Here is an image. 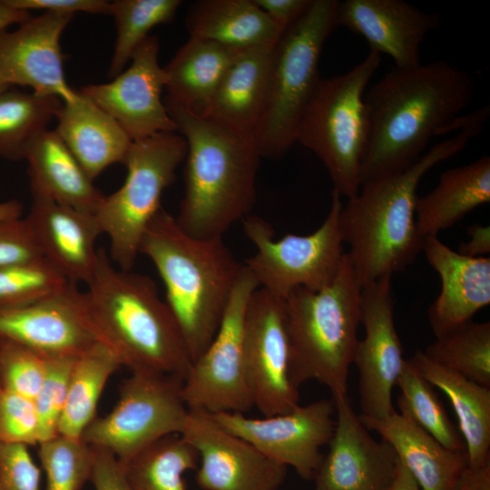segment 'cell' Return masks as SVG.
Here are the masks:
<instances>
[{"label": "cell", "mask_w": 490, "mask_h": 490, "mask_svg": "<svg viewBox=\"0 0 490 490\" xmlns=\"http://www.w3.org/2000/svg\"><path fill=\"white\" fill-rule=\"evenodd\" d=\"M54 131L93 181L106 168L123 163L132 141L119 123L78 90L64 103Z\"/></svg>", "instance_id": "484cf974"}, {"label": "cell", "mask_w": 490, "mask_h": 490, "mask_svg": "<svg viewBox=\"0 0 490 490\" xmlns=\"http://www.w3.org/2000/svg\"><path fill=\"white\" fill-rule=\"evenodd\" d=\"M489 201L490 157L483 155L467 164L445 171L434 190L417 197V230L423 238L437 236Z\"/></svg>", "instance_id": "f546056e"}, {"label": "cell", "mask_w": 490, "mask_h": 490, "mask_svg": "<svg viewBox=\"0 0 490 490\" xmlns=\"http://www.w3.org/2000/svg\"><path fill=\"white\" fill-rule=\"evenodd\" d=\"M482 128L479 124L462 129L406 170L361 185L343 204L340 232L362 288L406 270L423 250L425 238L416 220L418 184L433 167L462 152Z\"/></svg>", "instance_id": "7a4b0ae2"}, {"label": "cell", "mask_w": 490, "mask_h": 490, "mask_svg": "<svg viewBox=\"0 0 490 490\" xmlns=\"http://www.w3.org/2000/svg\"><path fill=\"white\" fill-rule=\"evenodd\" d=\"M474 94L473 77L444 61L387 73L364 95L369 131L361 185L414 164Z\"/></svg>", "instance_id": "6da1fadb"}, {"label": "cell", "mask_w": 490, "mask_h": 490, "mask_svg": "<svg viewBox=\"0 0 490 490\" xmlns=\"http://www.w3.org/2000/svg\"><path fill=\"white\" fill-rule=\"evenodd\" d=\"M399 414L407 416L445 447L465 450L464 440L450 421L434 387L405 360L397 381Z\"/></svg>", "instance_id": "8d00e7d4"}, {"label": "cell", "mask_w": 490, "mask_h": 490, "mask_svg": "<svg viewBox=\"0 0 490 490\" xmlns=\"http://www.w3.org/2000/svg\"><path fill=\"white\" fill-rule=\"evenodd\" d=\"M331 399L335 427L314 476L315 490H386L396 471L397 453L368 433L347 394H334Z\"/></svg>", "instance_id": "d6986e66"}, {"label": "cell", "mask_w": 490, "mask_h": 490, "mask_svg": "<svg viewBox=\"0 0 490 490\" xmlns=\"http://www.w3.org/2000/svg\"><path fill=\"white\" fill-rule=\"evenodd\" d=\"M69 282L44 259L0 267V309L40 300L60 291Z\"/></svg>", "instance_id": "74e56055"}, {"label": "cell", "mask_w": 490, "mask_h": 490, "mask_svg": "<svg viewBox=\"0 0 490 490\" xmlns=\"http://www.w3.org/2000/svg\"><path fill=\"white\" fill-rule=\"evenodd\" d=\"M92 470L89 481L94 490H132L124 468L110 452L93 447Z\"/></svg>", "instance_id": "f6af8a7d"}, {"label": "cell", "mask_w": 490, "mask_h": 490, "mask_svg": "<svg viewBox=\"0 0 490 490\" xmlns=\"http://www.w3.org/2000/svg\"><path fill=\"white\" fill-rule=\"evenodd\" d=\"M386 490H422L407 467L398 459L393 479Z\"/></svg>", "instance_id": "816d5d0a"}, {"label": "cell", "mask_w": 490, "mask_h": 490, "mask_svg": "<svg viewBox=\"0 0 490 490\" xmlns=\"http://www.w3.org/2000/svg\"><path fill=\"white\" fill-rule=\"evenodd\" d=\"M120 367L116 357L102 343L75 358L58 424L59 436L82 439L96 417L98 402L108 379Z\"/></svg>", "instance_id": "1f68e13d"}, {"label": "cell", "mask_w": 490, "mask_h": 490, "mask_svg": "<svg viewBox=\"0 0 490 490\" xmlns=\"http://www.w3.org/2000/svg\"><path fill=\"white\" fill-rule=\"evenodd\" d=\"M0 339L46 358H77L101 343L89 317L84 291L73 282L33 303L0 309Z\"/></svg>", "instance_id": "ac0fdd59"}, {"label": "cell", "mask_w": 490, "mask_h": 490, "mask_svg": "<svg viewBox=\"0 0 490 490\" xmlns=\"http://www.w3.org/2000/svg\"><path fill=\"white\" fill-rule=\"evenodd\" d=\"M11 85L8 84V83L5 80L3 75L0 73V93L9 88Z\"/></svg>", "instance_id": "db71d44e"}, {"label": "cell", "mask_w": 490, "mask_h": 490, "mask_svg": "<svg viewBox=\"0 0 490 490\" xmlns=\"http://www.w3.org/2000/svg\"><path fill=\"white\" fill-rule=\"evenodd\" d=\"M23 205L17 200L0 201V220L22 218Z\"/></svg>", "instance_id": "f5cc1de1"}, {"label": "cell", "mask_w": 490, "mask_h": 490, "mask_svg": "<svg viewBox=\"0 0 490 490\" xmlns=\"http://www.w3.org/2000/svg\"><path fill=\"white\" fill-rule=\"evenodd\" d=\"M38 455L46 476L44 490H81L90 479L93 448L82 439L57 435L39 444Z\"/></svg>", "instance_id": "f35d334b"}, {"label": "cell", "mask_w": 490, "mask_h": 490, "mask_svg": "<svg viewBox=\"0 0 490 490\" xmlns=\"http://www.w3.org/2000/svg\"><path fill=\"white\" fill-rule=\"evenodd\" d=\"M454 490H490V463L479 467L467 466Z\"/></svg>", "instance_id": "681fc988"}, {"label": "cell", "mask_w": 490, "mask_h": 490, "mask_svg": "<svg viewBox=\"0 0 490 490\" xmlns=\"http://www.w3.org/2000/svg\"><path fill=\"white\" fill-rule=\"evenodd\" d=\"M41 470L28 446L0 442V490H40Z\"/></svg>", "instance_id": "7bdbcfd3"}, {"label": "cell", "mask_w": 490, "mask_h": 490, "mask_svg": "<svg viewBox=\"0 0 490 490\" xmlns=\"http://www.w3.org/2000/svg\"><path fill=\"white\" fill-rule=\"evenodd\" d=\"M181 5L180 0H114L110 14L116 29L114 49L108 75L113 78L130 63L137 47L150 31L171 22Z\"/></svg>", "instance_id": "e575fe53"}, {"label": "cell", "mask_w": 490, "mask_h": 490, "mask_svg": "<svg viewBox=\"0 0 490 490\" xmlns=\"http://www.w3.org/2000/svg\"><path fill=\"white\" fill-rule=\"evenodd\" d=\"M418 373L448 397L456 415L468 459L479 467L490 463V387L446 368L416 350L408 359Z\"/></svg>", "instance_id": "f1b7e54d"}, {"label": "cell", "mask_w": 490, "mask_h": 490, "mask_svg": "<svg viewBox=\"0 0 490 490\" xmlns=\"http://www.w3.org/2000/svg\"><path fill=\"white\" fill-rule=\"evenodd\" d=\"M44 259L25 218L0 220V267Z\"/></svg>", "instance_id": "ee69618b"}, {"label": "cell", "mask_w": 490, "mask_h": 490, "mask_svg": "<svg viewBox=\"0 0 490 490\" xmlns=\"http://www.w3.org/2000/svg\"><path fill=\"white\" fill-rule=\"evenodd\" d=\"M397 455L422 490H454L468 466L465 450L442 446L413 420L397 411L381 419L361 417Z\"/></svg>", "instance_id": "d4e9b609"}, {"label": "cell", "mask_w": 490, "mask_h": 490, "mask_svg": "<svg viewBox=\"0 0 490 490\" xmlns=\"http://www.w3.org/2000/svg\"><path fill=\"white\" fill-rule=\"evenodd\" d=\"M166 74L159 64V40L148 36L133 53L129 66L112 81L80 88L111 115L132 142L161 132H177L162 98Z\"/></svg>", "instance_id": "e0dca14e"}, {"label": "cell", "mask_w": 490, "mask_h": 490, "mask_svg": "<svg viewBox=\"0 0 490 490\" xmlns=\"http://www.w3.org/2000/svg\"><path fill=\"white\" fill-rule=\"evenodd\" d=\"M258 288L243 264L216 334L183 380L189 408L245 414L254 407L245 373L243 330L249 299Z\"/></svg>", "instance_id": "7c38bea8"}, {"label": "cell", "mask_w": 490, "mask_h": 490, "mask_svg": "<svg viewBox=\"0 0 490 490\" xmlns=\"http://www.w3.org/2000/svg\"><path fill=\"white\" fill-rule=\"evenodd\" d=\"M391 276L362 288L358 339L352 364L359 374L361 417L385 418L396 412L392 393L405 362L394 318Z\"/></svg>", "instance_id": "9a60e30c"}, {"label": "cell", "mask_w": 490, "mask_h": 490, "mask_svg": "<svg viewBox=\"0 0 490 490\" xmlns=\"http://www.w3.org/2000/svg\"><path fill=\"white\" fill-rule=\"evenodd\" d=\"M56 96H44L10 86L0 93V158L21 161L30 145L55 119L63 105Z\"/></svg>", "instance_id": "d6a6232c"}, {"label": "cell", "mask_w": 490, "mask_h": 490, "mask_svg": "<svg viewBox=\"0 0 490 490\" xmlns=\"http://www.w3.org/2000/svg\"><path fill=\"white\" fill-rule=\"evenodd\" d=\"M47 358L17 343L0 339V385L33 399L44 380Z\"/></svg>", "instance_id": "60d3db41"}, {"label": "cell", "mask_w": 490, "mask_h": 490, "mask_svg": "<svg viewBox=\"0 0 490 490\" xmlns=\"http://www.w3.org/2000/svg\"><path fill=\"white\" fill-rule=\"evenodd\" d=\"M199 456L181 435L157 441L122 466L132 490H186L183 475Z\"/></svg>", "instance_id": "836d02e7"}, {"label": "cell", "mask_w": 490, "mask_h": 490, "mask_svg": "<svg viewBox=\"0 0 490 490\" xmlns=\"http://www.w3.org/2000/svg\"><path fill=\"white\" fill-rule=\"evenodd\" d=\"M140 253L150 259L162 280L165 302L193 362L216 334L243 264L222 238L189 235L163 208L147 227Z\"/></svg>", "instance_id": "5b68a950"}, {"label": "cell", "mask_w": 490, "mask_h": 490, "mask_svg": "<svg viewBox=\"0 0 490 490\" xmlns=\"http://www.w3.org/2000/svg\"><path fill=\"white\" fill-rule=\"evenodd\" d=\"M424 353L435 363L490 387L489 321H470L437 337Z\"/></svg>", "instance_id": "d590c367"}, {"label": "cell", "mask_w": 490, "mask_h": 490, "mask_svg": "<svg viewBox=\"0 0 490 490\" xmlns=\"http://www.w3.org/2000/svg\"><path fill=\"white\" fill-rule=\"evenodd\" d=\"M272 49L256 46L240 51L201 116L255 142L268 102Z\"/></svg>", "instance_id": "cb8c5ba5"}, {"label": "cell", "mask_w": 490, "mask_h": 490, "mask_svg": "<svg viewBox=\"0 0 490 490\" xmlns=\"http://www.w3.org/2000/svg\"><path fill=\"white\" fill-rule=\"evenodd\" d=\"M84 291L89 317L102 344L130 371L146 369L183 379L192 359L167 303L149 277L116 267L98 250Z\"/></svg>", "instance_id": "3957f363"}, {"label": "cell", "mask_w": 490, "mask_h": 490, "mask_svg": "<svg viewBox=\"0 0 490 490\" xmlns=\"http://www.w3.org/2000/svg\"><path fill=\"white\" fill-rule=\"evenodd\" d=\"M24 161L32 196L95 215L104 194L54 130H46L30 145Z\"/></svg>", "instance_id": "4316f807"}, {"label": "cell", "mask_w": 490, "mask_h": 490, "mask_svg": "<svg viewBox=\"0 0 490 490\" xmlns=\"http://www.w3.org/2000/svg\"><path fill=\"white\" fill-rule=\"evenodd\" d=\"M0 442L39 444L38 417L33 399L0 385Z\"/></svg>", "instance_id": "b9f144b4"}, {"label": "cell", "mask_w": 490, "mask_h": 490, "mask_svg": "<svg viewBox=\"0 0 490 490\" xmlns=\"http://www.w3.org/2000/svg\"><path fill=\"white\" fill-rule=\"evenodd\" d=\"M467 241L459 245L457 252L470 258L483 257L490 252L489 226L473 225L467 228Z\"/></svg>", "instance_id": "c3c4849f"}, {"label": "cell", "mask_w": 490, "mask_h": 490, "mask_svg": "<svg viewBox=\"0 0 490 490\" xmlns=\"http://www.w3.org/2000/svg\"><path fill=\"white\" fill-rule=\"evenodd\" d=\"M422 251L441 280L440 292L427 310L437 338L472 321L490 304V259L464 256L437 236L425 238Z\"/></svg>", "instance_id": "603a6c76"}, {"label": "cell", "mask_w": 490, "mask_h": 490, "mask_svg": "<svg viewBox=\"0 0 490 490\" xmlns=\"http://www.w3.org/2000/svg\"><path fill=\"white\" fill-rule=\"evenodd\" d=\"M165 105L187 144L176 221L194 238H222L253 209L261 158L256 144L189 109Z\"/></svg>", "instance_id": "277c9868"}, {"label": "cell", "mask_w": 490, "mask_h": 490, "mask_svg": "<svg viewBox=\"0 0 490 490\" xmlns=\"http://www.w3.org/2000/svg\"><path fill=\"white\" fill-rule=\"evenodd\" d=\"M380 62V54L370 50L348 72L321 78L296 134V142L312 151L328 170L333 191L347 199L361 185L369 131L364 95Z\"/></svg>", "instance_id": "ba28073f"}, {"label": "cell", "mask_w": 490, "mask_h": 490, "mask_svg": "<svg viewBox=\"0 0 490 490\" xmlns=\"http://www.w3.org/2000/svg\"><path fill=\"white\" fill-rule=\"evenodd\" d=\"M240 51L212 41L190 37L163 67L167 78L164 103L202 115L223 75Z\"/></svg>", "instance_id": "4dcf8cb0"}, {"label": "cell", "mask_w": 490, "mask_h": 490, "mask_svg": "<svg viewBox=\"0 0 490 490\" xmlns=\"http://www.w3.org/2000/svg\"><path fill=\"white\" fill-rule=\"evenodd\" d=\"M182 436L197 451L196 481L203 490H279L287 466L224 428L202 409L189 408Z\"/></svg>", "instance_id": "2e32d148"}, {"label": "cell", "mask_w": 490, "mask_h": 490, "mask_svg": "<svg viewBox=\"0 0 490 490\" xmlns=\"http://www.w3.org/2000/svg\"><path fill=\"white\" fill-rule=\"evenodd\" d=\"M361 290L346 252L335 279L319 290L299 288L283 299L290 377L299 388L315 380L347 394L358 343Z\"/></svg>", "instance_id": "8992f818"}, {"label": "cell", "mask_w": 490, "mask_h": 490, "mask_svg": "<svg viewBox=\"0 0 490 490\" xmlns=\"http://www.w3.org/2000/svg\"><path fill=\"white\" fill-rule=\"evenodd\" d=\"M30 16V12L15 8L6 0H0V33L12 24H21Z\"/></svg>", "instance_id": "f907efd6"}, {"label": "cell", "mask_w": 490, "mask_h": 490, "mask_svg": "<svg viewBox=\"0 0 490 490\" xmlns=\"http://www.w3.org/2000/svg\"><path fill=\"white\" fill-rule=\"evenodd\" d=\"M337 26L362 36L370 50L389 55L397 68L416 66L426 36L440 24L428 14L403 0L338 1Z\"/></svg>", "instance_id": "44dd1931"}, {"label": "cell", "mask_w": 490, "mask_h": 490, "mask_svg": "<svg viewBox=\"0 0 490 490\" xmlns=\"http://www.w3.org/2000/svg\"><path fill=\"white\" fill-rule=\"evenodd\" d=\"M275 23L284 29L297 20L311 0H253Z\"/></svg>", "instance_id": "7dc6e473"}, {"label": "cell", "mask_w": 490, "mask_h": 490, "mask_svg": "<svg viewBox=\"0 0 490 490\" xmlns=\"http://www.w3.org/2000/svg\"><path fill=\"white\" fill-rule=\"evenodd\" d=\"M332 399L298 405L287 413L253 418L242 413L212 414L228 431L245 439L260 453L303 479L314 478L335 427Z\"/></svg>", "instance_id": "5bb4252c"}, {"label": "cell", "mask_w": 490, "mask_h": 490, "mask_svg": "<svg viewBox=\"0 0 490 490\" xmlns=\"http://www.w3.org/2000/svg\"><path fill=\"white\" fill-rule=\"evenodd\" d=\"M15 8L24 11L40 10L74 16L76 13L92 15L110 14L111 1L107 0H6Z\"/></svg>", "instance_id": "bcb514c9"}, {"label": "cell", "mask_w": 490, "mask_h": 490, "mask_svg": "<svg viewBox=\"0 0 490 490\" xmlns=\"http://www.w3.org/2000/svg\"><path fill=\"white\" fill-rule=\"evenodd\" d=\"M74 15L42 12L13 31L0 33V73L9 85L29 87L63 103L74 101L78 91L65 79L62 34Z\"/></svg>", "instance_id": "ffe728a7"}, {"label": "cell", "mask_w": 490, "mask_h": 490, "mask_svg": "<svg viewBox=\"0 0 490 490\" xmlns=\"http://www.w3.org/2000/svg\"><path fill=\"white\" fill-rule=\"evenodd\" d=\"M186 153V142L176 132L132 142L122 163L127 171L122 185L104 196L94 215L109 240V257L119 269L132 270L142 236L162 208V195Z\"/></svg>", "instance_id": "9c48e42d"}, {"label": "cell", "mask_w": 490, "mask_h": 490, "mask_svg": "<svg viewBox=\"0 0 490 490\" xmlns=\"http://www.w3.org/2000/svg\"><path fill=\"white\" fill-rule=\"evenodd\" d=\"M183 380L152 370L131 371L114 407L95 417L82 440L112 453L124 466L162 438L181 435L189 415Z\"/></svg>", "instance_id": "8fae6325"}, {"label": "cell", "mask_w": 490, "mask_h": 490, "mask_svg": "<svg viewBox=\"0 0 490 490\" xmlns=\"http://www.w3.org/2000/svg\"><path fill=\"white\" fill-rule=\"evenodd\" d=\"M337 0H311L272 49L265 113L255 138L260 157L279 158L296 142L303 113L320 81L323 46L337 27Z\"/></svg>", "instance_id": "52a82bcc"}, {"label": "cell", "mask_w": 490, "mask_h": 490, "mask_svg": "<svg viewBox=\"0 0 490 490\" xmlns=\"http://www.w3.org/2000/svg\"><path fill=\"white\" fill-rule=\"evenodd\" d=\"M341 196L332 190L328 213L322 224L308 235L287 234L274 240L272 227L263 219L249 215L242 225L256 252L244 265L259 288L285 299L303 288L319 290L337 276L346 251L339 228Z\"/></svg>", "instance_id": "30bf717a"}, {"label": "cell", "mask_w": 490, "mask_h": 490, "mask_svg": "<svg viewBox=\"0 0 490 490\" xmlns=\"http://www.w3.org/2000/svg\"><path fill=\"white\" fill-rule=\"evenodd\" d=\"M190 37L236 49L274 46L284 28L253 0H201L186 16Z\"/></svg>", "instance_id": "83f0119b"}, {"label": "cell", "mask_w": 490, "mask_h": 490, "mask_svg": "<svg viewBox=\"0 0 490 490\" xmlns=\"http://www.w3.org/2000/svg\"><path fill=\"white\" fill-rule=\"evenodd\" d=\"M25 217L42 257L70 282L88 284L98 261L95 216L54 201L32 196Z\"/></svg>", "instance_id": "7402d4cb"}, {"label": "cell", "mask_w": 490, "mask_h": 490, "mask_svg": "<svg viewBox=\"0 0 490 490\" xmlns=\"http://www.w3.org/2000/svg\"><path fill=\"white\" fill-rule=\"evenodd\" d=\"M243 352L253 406L263 416L287 413L299 405V388L290 377L283 299L260 288L247 305Z\"/></svg>", "instance_id": "4fadbf2b"}, {"label": "cell", "mask_w": 490, "mask_h": 490, "mask_svg": "<svg viewBox=\"0 0 490 490\" xmlns=\"http://www.w3.org/2000/svg\"><path fill=\"white\" fill-rule=\"evenodd\" d=\"M74 360L71 358H47L44 380L34 398L38 417L39 444L58 435V424Z\"/></svg>", "instance_id": "ab89813d"}]
</instances>
